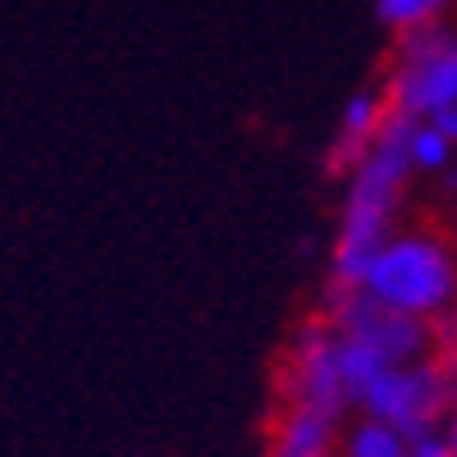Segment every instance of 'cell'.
I'll return each mask as SVG.
<instances>
[{
    "mask_svg": "<svg viewBox=\"0 0 457 457\" xmlns=\"http://www.w3.org/2000/svg\"><path fill=\"white\" fill-rule=\"evenodd\" d=\"M411 114H389L385 133L375 146L343 174V197L329 234V261H325V293H353L366 275L375 252L403 228L407 187L416 179L411 165Z\"/></svg>",
    "mask_w": 457,
    "mask_h": 457,
    "instance_id": "1",
    "label": "cell"
},
{
    "mask_svg": "<svg viewBox=\"0 0 457 457\" xmlns=\"http://www.w3.org/2000/svg\"><path fill=\"white\" fill-rule=\"evenodd\" d=\"M357 288L398 316L439 325L457 312V247L435 228H398L375 252Z\"/></svg>",
    "mask_w": 457,
    "mask_h": 457,
    "instance_id": "2",
    "label": "cell"
},
{
    "mask_svg": "<svg viewBox=\"0 0 457 457\" xmlns=\"http://www.w3.org/2000/svg\"><path fill=\"white\" fill-rule=\"evenodd\" d=\"M320 312H325V316L334 320V329H338L343 370H348V389H353V407H357V394L370 385L379 370L421 361V357L435 353V325L379 307V302L366 297L361 288H353V293H325V307H320Z\"/></svg>",
    "mask_w": 457,
    "mask_h": 457,
    "instance_id": "3",
    "label": "cell"
},
{
    "mask_svg": "<svg viewBox=\"0 0 457 457\" xmlns=\"http://www.w3.org/2000/svg\"><path fill=\"white\" fill-rule=\"evenodd\" d=\"M453 403H457V370L444 357H435V353L421 357V361L379 370L370 385L357 394V411L361 416H375V421L394 426L407 439L444 430Z\"/></svg>",
    "mask_w": 457,
    "mask_h": 457,
    "instance_id": "4",
    "label": "cell"
},
{
    "mask_svg": "<svg viewBox=\"0 0 457 457\" xmlns=\"http://www.w3.org/2000/svg\"><path fill=\"white\" fill-rule=\"evenodd\" d=\"M379 92L389 96L398 114H411V120H435L439 110L457 105V28L435 23L394 37Z\"/></svg>",
    "mask_w": 457,
    "mask_h": 457,
    "instance_id": "5",
    "label": "cell"
},
{
    "mask_svg": "<svg viewBox=\"0 0 457 457\" xmlns=\"http://www.w3.org/2000/svg\"><path fill=\"white\" fill-rule=\"evenodd\" d=\"M279 403H302V407L343 416V421L357 411L353 389H348V370H343V343L325 312L312 316L288 338L284 366H279Z\"/></svg>",
    "mask_w": 457,
    "mask_h": 457,
    "instance_id": "6",
    "label": "cell"
},
{
    "mask_svg": "<svg viewBox=\"0 0 457 457\" xmlns=\"http://www.w3.org/2000/svg\"><path fill=\"white\" fill-rule=\"evenodd\" d=\"M389 114H394V105H389L385 92H379V83L375 87H361V92H353L348 101H343L338 124H334L329 146H325V174H334V179L348 174L366 156V151L375 146V137L385 133Z\"/></svg>",
    "mask_w": 457,
    "mask_h": 457,
    "instance_id": "7",
    "label": "cell"
},
{
    "mask_svg": "<svg viewBox=\"0 0 457 457\" xmlns=\"http://www.w3.org/2000/svg\"><path fill=\"white\" fill-rule=\"evenodd\" d=\"M338 457H411V439L398 435L394 426L375 421V416H353L343 426V439H338Z\"/></svg>",
    "mask_w": 457,
    "mask_h": 457,
    "instance_id": "8",
    "label": "cell"
},
{
    "mask_svg": "<svg viewBox=\"0 0 457 457\" xmlns=\"http://www.w3.org/2000/svg\"><path fill=\"white\" fill-rule=\"evenodd\" d=\"M457 0H375V19L389 37H407V32H421L435 23H448V10Z\"/></svg>",
    "mask_w": 457,
    "mask_h": 457,
    "instance_id": "9",
    "label": "cell"
},
{
    "mask_svg": "<svg viewBox=\"0 0 457 457\" xmlns=\"http://www.w3.org/2000/svg\"><path fill=\"white\" fill-rule=\"evenodd\" d=\"M411 165H416V174H453L457 170V146L430 120H416L411 124Z\"/></svg>",
    "mask_w": 457,
    "mask_h": 457,
    "instance_id": "10",
    "label": "cell"
},
{
    "mask_svg": "<svg viewBox=\"0 0 457 457\" xmlns=\"http://www.w3.org/2000/svg\"><path fill=\"white\" fill-rule=\"evenodd\" d=\"M435 357H444V361L457 370V312H448V316L435 325Z\"/></svg>",
    "mask_w": 457,
    "mask_h": 457,
    "instance_id": "11",
    "label": "cell"
},
{
    "mask_svg": "<svg viewBox=\"0 0 457 457\" xmlns=\"http://www.w3.org/2000/svg\"><path fill=\"white\" fill-rule=\"evenodd\" d=\"M411 457H457V453H453V444L444 439V430H435V435L411 439Z\"/></svg>",
    "mask_w": 457,
    "mask_h": 457,
    "instance_id": "12",
    "label": "cell"
},
{
    "mask_svg": "<svg viewBox=\"0 0 457 457\" xmlns=\"http://www.w3.org/2000/svg\"><path fill=\"white\" fill-rule=\"evenodd\" d=\"M430 124H435V129H439V133H444V137H448V142L457 146V105H448V110H439V114H435V120H430Z\"/></svg>",
    "mask_w": 457,
    "mask_h": 457,
    "instance_id": "13",
    "label": "cell"
},
{
    "mask_svg": "<svg viewBox=\"0 0 457 457\" xmlns=\"http://www.w3.org/2000/svg\"><path fill=\"white\" fill-rule=\"evenodd\" d=\"M444 439H448V444H453V453H457V403H453L448 421H444Z\"/></svg>",
    "mask_w": 457,
    "mask_h": 457,
    "instance_id": "14",
    "label": "cell"
},
{
    "mask_svg": "<svg viewBox=\"0 0 457 457\" xmlns=\"http://www.w3.org/2000/svg\"><path fill=\"white\" fill-rule=\"evenodd\" d=\"M448 238H453V247H457V211H453V224H448Z\"/></svg>",
    "mask_w": 457,
    "mask_h": 457,
    "instance_id": "15",
    "label": "cell"
},
{
    "mask_svg": "<svg viewBox=\"0 0 457 457\" xmlns=\"http://www.w3.org/2000/svg\"><path fill=\"white\" fill-rule=\"evenodd\" d=\"M453 183H457V174H453Z\"/></svg>",
    "mask_w": 457,
    "mask_h": 457,
    "instance_id": "16",
    "label": "cell"
}]
</instances>
